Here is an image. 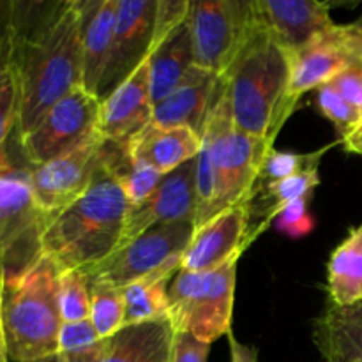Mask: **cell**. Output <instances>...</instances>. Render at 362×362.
I'll return each mask as SVG.
<instances>
[{
    "instance_id": "cell-1",
    "label": "cell",
    "mask_w": 362,
    "mask_h": 362,
    "mask_svg": "<svg viewBox=\"0 0 362 362\" xmlns=\"http://www.w3.org/2000/svg\"><path fill=\"white\" fill-rule=\"evenodd\" d=\"M83 2L49 6L34 27L14 32L6 64L13 67L20 90L18 134L25 136L57 101L83 87L81 52Z\"/></svg>"
},
{
    "instance_id": "cell-2",
    "label": "cell",
    "mask_w": 362,
    "mask_h": 362,
    "mask_svg": "<svg viewBox=\"0 0 362 362\" xmlns=\"http://www.w3.org/2000/svg\"><path fill=\"white\" fill-rule=\"evenodd\" d=\"M290 53L257 11L250 39L223 76V98L233 126L274 145L276 136L297 108L290 99Z\"/></svg>"
},
{
    "instance_id": "cell-3",
    "label": "cell",
    "mask_w": 362,
    "mask_h": 362,
    "mask_svg": "<svg viewBox=\"0 0 362 362\" xmlns=\"http://www.w3.org/2000/svg\"><path fill=\"white\" fill-rule=\"evenodd\" d=\"M129 209L126 193L101 156L87 193L48 219L41 237L42 253L60 271L74 269L88 274L119 251Z\"/></svg>"
},
{
    "instance_id": "cell-4",
    "label": "cell",
    "mask_w": 362,
    "mask_h": 362,
    "mask_svg": "<svg viewBox=\"0 0 362 362\" xmlns=\"http://www.w3.org/2000/svg\"><path fill=\"white\" fill-rule=\"evenodd\" d=\"M59 276L60 267L45 253L25 271L4 276L0 318L11 361L48 362L59 356Z\"/></svg>"
},
{
    "instance_id": "cell-5",
    "label": "cell",
    "mask_w": 362,
    "mask_h": 362,
    "mask_svg": "<svg viewBox=\"0 0 362 362\" xmlns=\"http://www.w3.org/2000/svg\"><path fill=\"white\" fill-rule=\"evenodd\" d=\"M202 138L211 148L214 170V200L205 219L207 223L226 209L257 197L262 166L274 147L269 141L243 133L233 126L223 90L212 108Z\"/></svg>"
},
{
    "instance_id": "cell-6",
    "label": "cell",
    "mask_w": 362,
    "mask_h": 362,
    "mask_svg": "<svg viewBox=\"0 0 362 362\" xmlns=\"http://www.w3.org/2000/svg\"><path fill=\"white\" fill-rule=\"evenodd\" d=\"M239 258L212 272L179 271L168 286V318L175 332L214 343L232 332Z\"/></svg>"
},
{
    "instance_id": "cell-7",
    "label": "cell",
    "mask_w": 362,
    "mask_h": 362,
    "mask_svg": "<svg viewBox=\"0 0 362 362\" xmlns=\"http://www.w3.org/2000/svg\"><path fill=\"white\" fill-rule=\"evenodd\" d=\"M48 218L37 207L28 166L0 152V269L4 276L25 271L42 255L41 237Z\"/></svg>"
},
{
    "instance_id": "cell-8",
    "label": "cell",
    "mask_w": 362,
    "mask_h": 362,
    "mask_svg": "<svg viewBox=\"0 0 362 362\" xmlns=\"http://www.w3.org/2000/svg\"><path fill=\"white\" fill-rule=\"evenodd\" d=\"M194 62L223 78L232 67L257 23L255 0H200L189 6Z\"/></svg>"
},
{
    "instance_id": "cell-9",
    "label": "cell",
    "mask_w": 362,
    "mask_h": 362,
    "mask_svg": "<svg viewBox=\"0 0 362 362\" xmlns=\"http://www.w3.org/2000/svg\"><path fill=\"white\" fill-rule=\"evenodd\" d=\"M101 101L85 87L74 88L57 101L32 131L20 138L28 165L62 158L99 138Z\"/></svg>"
},
{
    "instance_id": "cell-10",
    "label": "cell",
    "mask_w": 362,
    "mask_h": 362,
    "mask_svg": "<svg viewBox=\"0 0 362 362\" xmlns=\"http://www.w3.org/2000/svg\"><path fill=\"white\" fill-rule=\"evenodd\" d=\"M193 235V221H180L148 230L92 269L88 278L94 283H108L124 288L165 265L182 260L184 251L189 246Z\"/></svg>"
},
{
    "instance_id": "cell-11",
    "label": "cell",
    "mask_w": 362,
    "mask_h": 362,
    "mask_svg": "<svg viewBox=\"0 0 362 362\" xmlns=\"http://www.w3.org/2000/svg\"><path fill=\"white\" fill-rule=\"evenodd\" d=\"M356 62H362V27L336 23L303 49L290 53V99L299 105L306 92L331 83Z\"/></svg>"
},
{
    "instance_id": "cell-12",
    "label": "cell",
    "mask_w": 362,
    "mask_h": 362,
    "mask_svg": "<svg viewBox=\"0 0 362 362\" xmlns=\"http://www.w3.org/2000/svg\"><path fill=\"white\" fill-rule=\"evenodd\" d=\"M101 136L83 147L42 165H28L30 184L37 207L46 218L59 214L83 197L101 166Z\"/></svg>"
},
{
    "instance_id": "cell-13",
    "label": "cell",
    "mask_w": 362,
    "mask_h": 362,
    "mask_svg": "<svg viewBox=\"0 0 362 362\" xmlns=\"http://www.w3.org/2000/svg\"><path fill=\"white\" fill-rule=\"evenodd\" d=\"M158 0H117V23L108 69L98 99L108 98L148 59L154 42Z\"/></svg>"
},
{
    "instance_id": "cell-14",
    "label": "cell",
    "mask_w": 362,
    "mask_h": 362,
    "mask_svg": "<svg viewBox=\"0 0 362 362\" xmlns=\"http://www.w3.org/2000/svg\"><path fill=\"white\" fill-rule=\"evenodd\" d=\"M255 198L244 200L194 230L189 246L180 260V271L212 272L233 258H240L257 237L250 233L251 205Z\"/></svg>"
},
{
    "instance_id": "cell-15",
    "label": "cell",
    "mask_w": 362,
    "mask_h": 362,
    "mask_svg": "<svg viewBox=\"0 0 362 362\" xmlns=\"http://www.w3.org/2000/svg\"><path fill=\"white\" fill-rule=\"evenodd\" d=\"M194 172H197V158L163 177L154 193L144 204L129 209L119 250L152 228L180 221L194 223V214H197Z\"/></svg>"
},
{
    "instance_id": "cell-16",
    "label": "cell",
    "mask_w": 362,
    "mask_h": 362,
    "mask_svg": "<svg viewBox=\"0 0 362 362\" xmlns=\"http://www.w3.org/2000/svg\"><path fill=\"white\" fill-rule=\"evenodd\" d=\"M173 325L168 317L145 324L126 325L122 331L101 339L78 354H60L57 362H170Z\"/></svg>"
},
{
    "instance_id": "cell-17",
    "label": "cell",
    "mask_w": 362,
    "mask_h": 362,
    "mask_svg": "<svg viewBox=\"0 0 362 362\" xmlns=\"http://www.w3.org/2000/svg\"><path fill=\"white\" fill-rule=\"evenodd\" d=\"M154 103L148 80V59L101 101L99 136L108 144L126 145L151 126Z\"/></svg>"
},
{
    "instance_id": "cell-18",
    "label": "cell",
    "mask_w": 362,
    "mask_h": 362,
    "mask_svg": "<svg viewBox=\"0 0 362 362\" xmlns=\"http://www.w3.org/2000/svg\"><path fill=\"white\" fill-rule=\"evenodd\" d=\"M262 21L288 53L299 52L334 27L329 4L317 0H255Z\"/></svg>"
},
{
    "instance_id": "cell-19",
    "label": "cell",
    "mask_w": 362,
    "mask_h": 362,
    "mask_svg": "<svg viewBox=\"0 0 362 362\" xmlns=\"http://www.w3.org/2000/svg\"><path fill=\"white\" fill-rule=\"evenodd\" d=\"M223 90V78L198 69L186 83L156 103L152 122L161 127H189L204 136L212 108Z\"/></svg>"
},
{
    "instance_id": "cell-20",
    "label": "cell",
    "mask_w": 362,
    "mask_h": 362,
    "mask_svg": "<svg viewBox=\"0 0 362 362\" xmlns=\"http://www.w3.org/2000/svg\"><path fill=\"white\" fill-rule=\"evenodd\" d=\"M124 147L134 161L168 175L184 163L198 158L204 147V138L189 127H161L151 124Z\"/></svg>"
},
{
    "instance_id": "cell-21",
    "label": "cell",
    "mask_w": 362,
    "mask_h": 362,
    "mask_svg": "<svg viewBox=\"0 0 362 362\" xmlns=\"http://www.w3.org/2000/svg\"><path fill=\"white\" fill-rule=\"evenodd\" d=\"M189 16V14H187ZM200 67L194 62L189 20L177 25L168 35L156 42L148 55V80L152 103H159L186 83Z\"/></svg>"
},
{
    "instance_id": "cell-22",
    "label": "cell",
    "mask_w": 362,
    "mask_h": 362,
    "mask_svg": "<svg viewBox=\"0 0 362 362\" xmlns=\"http://www.w3.org/2000/svg\"><path fill=\"white\" fill-rule=\"evenodd\" d=\"M115 23L117 0L83 2V23H81L83 87L95 98L108 69Z\"/></svg>"
},
{
    "instance_id": "cell-23",
    "label": "cell",
    "mask_w": 362,
    "mask_h": 362,
    "mask_svg": "<svg viewBox=\"0 0 362 362\" xmlns=\"http://www.w3.org/2000/svg\"><path fill=\"white\" fill-rule=\"evenodd\" d=\"M313 343L322 362H362V300L325 308L313 322Z\"/></svg>"
},
{
    "instance_id": "cell-24",
    "label": "cell",
    "mask_w": 362,
    "mask_h": 362,
    "mask_svg": "<svg viewBox=\"0 0 362 362\" xmlns=\"http://www.w3.org/2000/svg\"><path fill=\"white\" fill-rule=\"evenodd\" d=\"M327 293L334 306H352L362 300V225L350 230L332 251L327 264Z\"/></svg>"
},
{
    "instance_id": "cell-25",
    "label": "cell",
    "mask_w": 362,
    "mask_h": 362,
    "mask_svg": "<svg viewBox=\"0 0 362 362\" xmlns=\"http://www.w3.org/2000/svg\"><path fill=\"white\" fill-rule=\"evenodd\" d=\"M179 271L180 262H173L124 286L126 325L145 324L168 317V286Z\"/></svg>"
},
{
    "instance_id": "cell-26",
    "label": "cell",
    "mask_w": 362,
    "mask_h": 362,
    "mask_svg": "<svg viewBox=\"0 0 362 362\" xmlns=\"http://www.w3.org/2000/svg\"><path fill=\"white\" fill-rule=\"evenodd\" d=\"M103 161H105L106 168L119 180L120 187L126 193L131 207H138V205L144 204L154 193L156 187L159 186V182L165 177L163 173L151 168V166L144 165L140 161H134L124 145L105 141Z\"/></svg>"
},
{
    "instance_id": "cell-27",
    "label": "cell",
    "mask_w": 362,
    "mask_h": 362,
    "mask_svg": "<svg viewBox=\"0 0 362 362\" xmlns=\"http://www.w3.org/2000/svg\"><path fill=\"white\" fill-rule=\"evenodd\" d=\"M90 322L103 339L126 327V304L119 286L90 281Z\"/></svg>"
},
{
    "instance_id": "cell-28",
    "label": "cell",
    "mask_w": 362,
    "mask_h": 362,
    "mask_svg": "<svg viewBox=\"0 0 362 362\" xmlns=\"http://www.w3.org/2000/svg\"><path fill=\"white\" fill-rule=\"evenodd\" d=\"M318 165H311L308 168L300 170L299 173L292 177H286V179L278 180V182H269L265 184V193H267L269 198L274 200V204L269 209L267 218L264 219V223L260 225L258 232H264L265 228H269L272 221L276 219V216L279 214L285 205L292 204V202L299 200V198L311 197L315 187L320 184V175H318Z\"/></svg>"
},
{
    "instance_id": "cell-29",
    "label": "cell",
    "mask_w": 362,
    "mask_h": 362,
    "mask_svg": "<svg viewBox=\"0 0 362 362\" xmlns=\"http://www.w3.org/2000/svg\"><path fill=\"white\" fill-rule=\"evenodd\" d=\"M59 308L62 322L90 318V278L83 271H60Z\"/></svg>"
},
{
    "instance_id": "cell-30",
    "label": "cell",
    "mask_w": 362,
    "mask_h": 362,
    "mask_svg": "<svg viewBox=\"0 0 362 362\" xmlns=\"http://www.w3.org/2000/svg\"><path fill=\"white\" fill-rule=\"evenodd\" d=\"M317 106L325 119L331 120L343 138L356 133L362 124V113L356 106L350 105L331 83L324 85L317 90Z\"/></svg>"
},
{
    "instance_id": "cell-31",
    "label": "cell",
    "mask_w": 362,
    "mask_h": 362,
    "mask_svg": "<svg viewBox=\"0 0 362 362\" xmlns=\"http://www.w3.org/2000/svg\"><path fill=\"white\" fill-rule=\"evenodd\" d=\"M332 145L320 148L311 154H299V152H286V151H276L271 148V152L265 158L264 166H262L260 182H278V180L292 177L299 173L300 170L308 168L311 165H318L322 161V156L331 148Z\"/></svg>"
},
{
    "instance_id": "cell-32",
    "label": "cell",
    "mask_w": 362,
    "mask_h": 362,
    "mask_svg": "<svg viewBox=\"0 0 362 362\" xmlns=\"http://www.w3.org/2000/svg\"><path fill=\"white\" fill-rule=\"evenodd\" d=\"M20 90L13 67L0 64V152L7 151V140L18 127Z\"/></svg>"
},
{
    "instance_id": "cell-33",
    "label": "cell",
    "mask_w": 362,
    "mask_h": 362,
    "mask_svg": "<svg viewBox=\"0 0 362 362\" xmlns=\"http://www.w3.org/2000/svg\"><path fill=\"white\" fill-rule=\"evenodd\" d=\"M101 336L95 331L90 318L78 322H64L59 334V356L60 354H78L92 349L101 341Z\"/></svg>"
},
{
    "instance_id": "cell-34",
    "label": "cell",
    "mask_w": 362,
    "mask_h": 362,
    "mask_svg": "<svg viewBox=\"0 0 362 362\" xmlns=\"http://www.w3.org/2000/svg\"><path fill=\"white\" fill-rule=\"evenodd\" d=\"M311 197L299 198V200L292 202V204L285 205L276 216V228L285 232L286 235L299 239V237L308 235L313 230L315 219L308 212V204H310Z\"/></svg>"
},
{
    "instance_id": "cell-35",
    "label": "cell",
    "mask_w": 362,
    "mask_h": 362,
    "mask_svg": "<svg viewBox=\"0 0 362 362\" xmlns=\"http://www.w3.org/2000/svg\"><path fill=\"white\" fill-rule=\"evenodd\" d=\"M209 352L211 343L200 341L187 332H175L170 362H207Z\"/></svg>"
},
{
    "instance_id": "cell-36",
    "label": "cell",
    "mask_w": 362,
    "mask_h": 362,
    "mask_svg": "<svg viewBox=\"0 0 362 362\" xmlns=\"http://www.w3.org/2000/svg\"><path fill=\"white\" fill-rule=\"evenodd\" d=\"M331 85L362 113V62L346 67L331 81Z\"/></svg>"
},
{
    "instance_id": "cell-37",
    "label": "cell",
    "mask_w": 362,
    "mask_h": 362,
    "mask_svg": "<svg viewBox=\"0 0 362 362\" xmlns=\"http://www.w3.org/2000/svg\"><path fill=\"white\" fill-rule=\"evenodd\" d=\"M228 341L230 352H232V362H257V350L237 341L232 332L228 334Z\"/></svg>"
},
{
    "instance_id": "cell-38",
    "label": "cell",
    "mask_w": 362,
    "mask_h": 362,
    "mask_svg": "<svg viewBox=\"0 0 362 362\" xmlns=\"http://www.w3.org/2000/svg\"><path fill=\"white\" fill-rule=\"evenodd\" d=\"M343 147L349 152H356V154L362 156V131L350 134V136L343 138Z\"/></svg>"
},
{
    "instance_id": "cell-39",
    "label": "cell",
    "mask_w": 362,
    "mask_h": 362,
    "mask_svg": "<svg viewBox=\"0 0 362 362\" xmlns=\"http://www.w3.org/2000/svg\"><path fill=\"white\" fill-rule=\"evenodd\" d=\"M2 281H4V272L0 271V303H2ZM9 356H7L6 349V339H4L2 331V318H0V362H9Z\"/></svg>"
},
{
    "instance_id": "cell-40",
    "label": "cell",
    "mask_w": 362,
    "mask_h": 362,
    "mask_svg": "<svg viewBox=\"0 0 362 362\" xmlns=\"http://www.w3.org/2000/svg\"><path fill=\"white\" fill-rule=\"evenodd\" d=\"M357 131H362V124H361V127H359V129H357ZM357 131H356V133H357Z\"/></svg>"
},
{
    "instance_id": "cell-41",
    "label": "cell",
    "mask_w": 362,
    "mask_h": 362,
    "mask_svg": "<svg viewBox=\"0 0 362 362\" xmlns=\"http://www.w3.org/2000/svg\"><path fill=\"white\" fill-rule=\"evenodd\" d=\"M0 7H2V4H0Z\"/></svg>"
},
{
    "instance_id": "cell-42",
    "label": "cell",
    "mask_w": 362,
    "mask_h": 362,
    "mask_svg": "<svg viewBox=\"0 0 362 362\" xmlns=\"http://www.w3.org/2000/svg\"><path fill=\"white\" fill-rule=\"evenodd\" d=\"M0 271H2V269H0Z\"/></svg>"
}]
</instances>
